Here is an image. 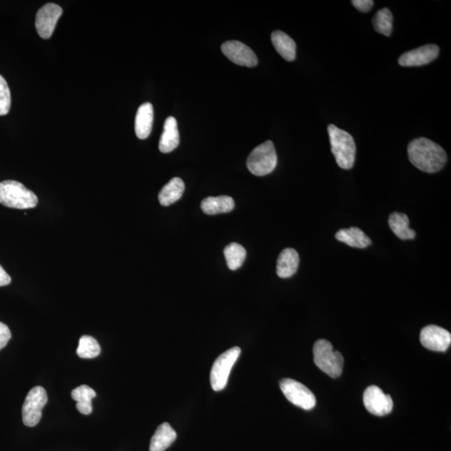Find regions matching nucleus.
<instances>
[{"mask_svg":"<svg viewBox=\"0 0 451 451\" xmlns=\"http://www.w3.org/2000/svg\"><path fill=\"white\" fill-rule=\"evenodd\" d=\"M76 353L81 359H94L101 354V346L95 338L84 335L81 338Z\"/></svg>","mask_w":451,"mask_h":451,"instance_id":"obj_26","label":"nucleus"},{"mask_svg":"<svg viewBox=\"0 0 451 451\" xmlns=\"http://www.w3.org/2000/svg\"><path fill=\"white\" fill-rule=\"evenodd\" d=\"M280 389L288 401L305 410H310L316 405V397L305 385L292 379H283Z\"/></svg>","mask_w":451,"mask_h":451,"instance_id":"obj_8","label":"nucleus"},{"mask_svg":"<svg viewBox=\"0 0 451 451\" xmlns=\"http://www.w3.org/2000/svg\"><path fill=\"white\" fill-rule=\"evenodd\" d=\"M11 90H9L6 79L0 76V116H6L11 110Z\"/></svg>","mask_w":451,"mask_h":451,"instance_id":"obj_27","label":"nucleus"},{"mask_svg":"<svg viewBox=\"0 0 451 451\" xmlns=\"http://www.w3.org/2000/svg\"><path fill=\"white\" fill-rule=\"evenodd\" d=\"M185 191L183 181L179 178L171 179L168 184L163 186L158 195L161 205L168 207L171 204L178 202L183 197Z\"/></svg>","mask_w":451,"mask_h":451,"instance_id":"obj_21","label":"nucleus"},{"mask_svg":"<svg viewBox=\"0 0 451 451\" xmlns=\"http://www.w3.org/2000/svg\"><path fill=\"white\" fill-rule=\"evenodd\" d=\"M176 439V431L168 423H163L156 429L151 440L150 451H165Z\"/></svg>","mask_w":451,"mask_h":451,"instance_id":"obj_19","label":"nucleus"},{"mask_svg":"<svg viewBox=\"0 0 451 451\" xmlns=\"http://www.w3.org/2000/svg\"><path fill=\"white\" fill-rule=\"evenodd\" d=\"M48 401L45 389L41 386L34 387L29 392L22 407L23 423L28 427L36 426L42 417V410Z\"/></svg>","mask_w":451,"mask_h":451,"instance_id":"obj_7","label":"nucleus"},{"mask_svg":"<svg viewBox=\"0 0 451 451\" xmlns=\"http://www.w3.org/2000/svg\"><path fill=\"white\" fill-rule=\"evenodd\" d=\"M313 361L318 369L325 372L333 379H337L342 375L344 368V357L340 352L333 351L330 341L318 340L313 345Z\"/></svg>","mask_w":451,"mask_h":451,"instance_id":"obj_4","label":"nucleus"},{"mask_svg":"<svg viewBox=\"0 0 451 451\" xmlns=\"http://www.w3.org/2000/svg\"><path fill=\"white\" fill-rule=\"evenodd\" d=\"M11 332L9 327L4 323L0 322V350H3L11 340Z\"/></svg>","mask_w":451,"mask_h":451,"instance_id":"obj_28","label":"nucleus"},{"mask_svg":"<svg viewBox=\"0 0 451 451\" xmlns=\"http://www.w3.org/2000/svg\"><path fill=\"white\" fill-rule=\"evenodd\" d=\"M11 283V278L0 265V287L7 286Z\"/></svg>","mask_w":451,"mask_h":451,"instance_id":"obj_30","label":"nucleus"},{"mask_svg":"<svg viewBox=\"0 0 451 451\" xmlns=\"http://www.w3.org/2000/svg\"><path fill=\"white\" fill-rule=\"evenodd\" d=\"M62 9L56 4H46L36 14V27L42 39H50L55 31L59 19L62 16Z\"/></svg>","mask_w":451,"mask_h":451,"instance_id":"obj_10","label":"nucleus"},{"mask_svg":"<svg viewBox=\"0 0 451 451\" xmlns=\"http://www.w3.org/2000/svg\"><path fill=\"white\" fill-rule=\"evenodd\" d=\"M393 14L389 9H382L373 19V26L375 31L389 37L393 31Z\"/></svg>","mask_w":451,"mask_h":451,"instance_id":"obj_25","label":"nucleus"},{"mask_svg":"<svg viewBox=\"0 0 451 451\" xmlns=\"http://www.w3.org/2000/svg\"><path fill=\"white\" fill-rule=\"evenodd\" d=\"M440 49L435 45H426L406 52L399 59L401 66H422L432 62L438 57Z\"/></svg>","mask_w":451,"mask_h":451,"instance_id":"obj_13","label":"nucleus"},{"mask_svg":"<svg viewBox=\"0 0 451 451\" xmlns=\"http://www.w3.org/2000/svg\"><path fill=\"white\" fill-rule=\"evenodd\" d=\"M224 255L229 269L235 271L242 267L246 259L247 252L242 245L233 243L225 248Z\"/></svg>","mask_w":451,"mask_h":451,"instance_id":"obj_24","label":"nucleus"},{"mask_svg":"<svg viewBox=\"0 0 451 451\" xmlns=\"http://www.w3.org/2000/svg\"><path fill=\"white\" fill-rule=\"evenodd\" d=\"M72 399L76 401V409L81 414L88 415L91 414V400L96 396V391L87 385L77 387L71 392Z\"/></svg>","mask_w":451,"mask_h":451,"instance_id":"obj_23","label":"nucleus"},{"mask_svg":"<svg viewBox=\"0 0 451 451\" xmlns=\"http://www.w3.org/2000/svg\"><path fill=\"white\" fill-rule=\"evenodd\" d=\"M335 238L338 241L353 248H365L372 243L371 239L361 229L355 227L340 230Z\"/></svg>","mask_w":451,"mask_h":451,"instance_id":"obj_17","label":"nucleus"},{"mask_svg":"<svg viewBox=\"0 0 451 451\" xmlns=\"http://www.w3.org/2000/svg\"><path fill=\"white\" fill-rule=\"evenodd\" d=\"M332 153L340 168L350 170L354 166L356 145L353 136L347 131L338 128L335 125L328 126Z\"/></svg>","mask_w":451,"mask_h":451,"instance_id":"obj_2","label":"nucleus"},{"mask_svg":"<svg viewBox=\"0 0 451 451\" xmlns=\"http://www.w3.org/2000/svg\"><path fill=\"white\" fill-rule=\"evenodd\" d=\"M0 203L9 208L31 209L36 207L38 198L19 181H4L0 183Z\"/></svg>","mask_w":451,"mask_h":451,"instance_id":"obj_3","label":"nucleus"},{"mask_svg":"<svg viewBox=\"0 0 451 451\" xmlns=\"http://www.w3.org/2000/svg\"><path fill=\"white\" fill-rule=\"evenodd\" d=\"M407 150L410 163L425 173H437L447 163L442 147L425 137L412 141Z\"/></svg>","mask_w":451,"mask_h":451,"instance_id":"obj_1","label":"nucleus"},{"mask_svg":"<svg viewBox=\"0 0 451 451\" xmlns=\"http://www.w3.org/2000/svg\"><path fill=\"white\" fill-rule=\"evenodd\" d=\"M180 135L178 121L173 116L165 121L164 129L159 141V150L163 153H169L178 146Z\"/></svg>","mask_w":451,"mask_h":451,"instance_id":"obj_15","label":"nucleus"},{"mask_svg":"<svg viewBox=\"0 0 451 451\" xmlns=\"http://www.w3.org/2000/svg\"><path fill=\"white\" fill-rule=\"evenodd\" d=\"M277 163L275 147L271 141H267L253 149L247 161L250 173L258 176L270 174Z\"/></svg>","mask_w":451,"mask_h":451,"instance_id":"obj_5","label":"nucleus"},{"mask_svg":"<svg viewBox=\"0 0 451 451\" xmlns=\"http://www.w3.org/2000/svg\"><path fill=\"white\" fill-rule=\"evenodd\" d=\"M221 49L224 56L236 65L250 68L258 65V60L256 54L242 42L227 41L223 44Z\"/></svg>","mask_w":451,"mask_h":451,"instance_id":"obj_11","label":"nucleus"},{"mask_svg":"<svg viewBox=\"0 0 451 451\" xmlns=\"http://www.w3.org/2000/svg\"><path fill=\"white\" fill-rule=\"evenodd\" d=\"M241 355V349L239 347H233L221 355L211 370V385L215 391H221L227 386L228 377L233 367Z\"/></svg>","mask_w":451,"mask_h":451,"instance_id":"obj_6","label":"nucleus"},{"mask_svg":"<svg viewBox=\"0 0 451 451\" xmlns=\"http://www.w3.org/2000/svg\"><path fill=\"white\" fill-rule=\"evenodd\" d=\"M299 266V255L296 250L286 248L279 255L277 274L279 278H288L294 275Z\"/></svg>","mask_w":451,"mask_h":451,"instance_id":"obj_16","label":"nucleus"},{"mask_svg":"<svg viewBox=\"0 0 451 451\" xmlns=\"http://www.w3.org/2000/svg\"><path fill=\"white\" fill-rule=\"evenodd\" d=\"M364 405L370 414L376 416L389 415L393 410L394 402L391 396L384 393L380 387H368L364 393Z\"/></svg>","mask_w":451,"mask_h":451,"instance_id":"obj_9","label":"nucleus"},{"mask_svg":"<svg viewBox=\"0 0 451 451\" xmlns=\"http://www.w3.org/2000/svg\"><path fill=\"white\" fill-rule=\"evenodd\" d=\"M390 228L397 237L401 240H412L416 236L413 229L410 228L408 216L405 213L395 212L389 218Z\"/></svg>","mask_w":451,"mask_h":451,"instance_id":"obj_22","label":"nucleus"},{"mask_svg":"<svg viewBox=\"0 0 451 451\" xmlns=\"http://www.w3.org/2000/svg\"><path fill=\"white\" fill-rule=\"evenodd\" d=\"M154 118L153 106L149 102L144 103L137 110L135 121L136 135L141 140H145L153 130Z\"/></svg>","mask_w":451,"mask_h":451,"instance_id":"obj_14","label":"nucleus"},{"mask_svg":"<svg viewBox=\"0 0 451 451\" xmlns=\"http://www.w3.org/2000/svg\"><path fill=\"white\" fill-rule=\"evenodd\" d=\"M420 343L426 349L445 352L451 344L450 333L437 325H428L420 332Z\"/></svg>","mask_w":451,"mask_h":451,"instance_id":"obj_12","label":"nucleus"},{"mask_svg":"<svg viewBox=\"0 0 451 451\" xmlns=\"http://www.w3.org/2000/svg\"><path fill=\"white\" fill-rule=\"evenodd\" d=\"M351 3L358 11L363 13L370 11L375 4L372 0H353Z\"/></svg>","mask_w":451,"mask_h":451,"instance_id":"obj_29","label":"nucleus"},{"mask_svg":"<svg viewBox=\"0 0 451 451\" xmlns=\"http://www.w3.org/2000/svg\"><path fill=\"white\" fill-rule=\"evenodd\" d=\"M271 40L274 48L284 60L293 61L296 58V43L287 34L277 31L272 34Z\"/></svg>","mask_w":451,"mask_h":451,"instance_id":"obj_18","label":"nucleus"},{"mask_svg":"<svg viewBox=\"0 0 451 451\" xmlns=\"http://www.w3.org/2000/svg\"><path fill=\"white\" fill-rule=\"evenodd\" d=\"M235 203L232 198L228 196H219V197H209L203 200L201 208L205 214L217 215L228 213L234 209Z\"/></svg>","mask_w":451,"mask_h":451,"instance_id":"obj_20","label":"nucleus"}]
</instances>
